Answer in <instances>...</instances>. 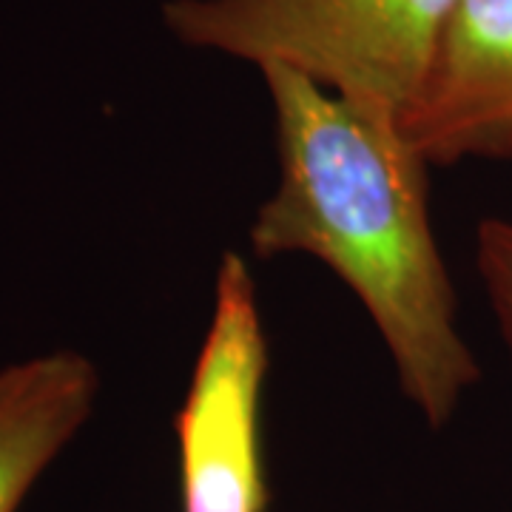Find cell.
<instances>
[{"label": "cell", "mask_w": 512, "mask_h": 512, "mask_svg": "<svg viewBox=\"0 0 512 512\" xmlns=\"http://www.w3.org/2000/svg\"><path fill=\"white\" fill-rule=\"evenodd\" d=\"M276 185L248 228L256 259L313 256L370 316L407 402L444 427L481 379L430 220L427 168L399 120L291 69H262Z\"/></svg>", "instance_id": "cell-1"}, {"label": "cell", "mask_w": 512, "mask_h": 512, "mask_svg": "<svg viewBox=\"0 0 512 512\" xmlns=\"http://www.w3.org/2000/svg\"><path fill=\"white\" fill-rule=\"evenodd\" d=\"M456 0H165L188 49L291 69L362 109L402 120Z\"/></svg>", "instance_id": "cell-2"}, {"label": "cell", "mask_w": 512, "mask_h": 512, "mask_svg": "<svg viewBox=\"0 0 512 512\" xmlns=\"http://www.w3.org/2000/svg\"><path fill=\"white\" fill-rule=\"evenodd\" d=\"M268 336L256 279L239 251L222 254L211 319L177 413L183 512H262V393Z\"/></svg>", "instance_id": "cell-3"}, {"label": "cell", "mask_w": 512, "mask_h": 512, "mask_svg": "<svg viewBox=\"0 0 512 512\" xmlns=\"http://www.w3.org/2000/svg\"><path fill=\"white\" fill-rule=\"evenodd\" d=\"M430 165L512 157V0H456L399 120Z\"/></svg>", "instance_id": "cell-4"}, {"label": "cell", "mask_w": 512, "mask_h": 512, "mask_svg": "<svg viewBox=\"0 0 512 512\" xmlns=\"http://www.w3.org/2000/svg\"><path fill=\"white\" fill-rule=\"evenodd\" d=\"M100 370L80 350H49L0 367V512H18L92 419Z\"/></svg>", "instance_id": "cell-5"}, {"label": "cell", "mask_w": 512, "mask_h": 512, "mask_svg": "<svg viewBox=\"0 0 512 512\" xmlns=\"http://www.w3.org/2000/svg\"><path fill=\"white\" fill-rule=\"evenodd\" d=\"M476 271L512 359V220L487 217L478 222Z\"/></svg>", "instance_id": "cell-6"}]
</instances>
